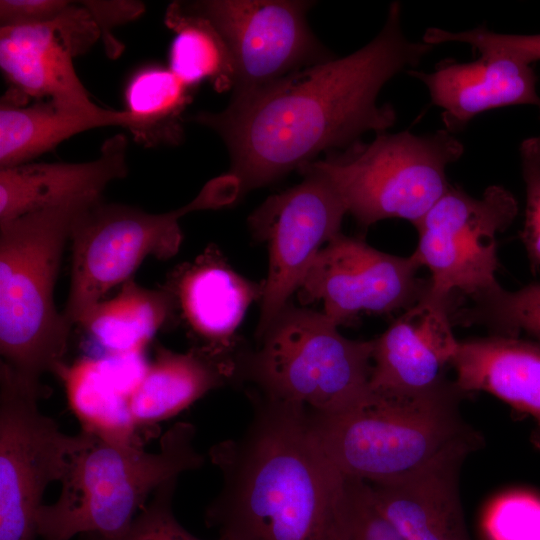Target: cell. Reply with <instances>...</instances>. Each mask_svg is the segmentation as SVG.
<instances>
[{
    "instance_id": "1",
    "label": "cell",
    "mask_w": 540,
    "mask_h": 540,
    "mask_svg": "<svg viewBox=\"0 0 540 540\" xmlns=\"http://www.w3.org/2000/svg\"><path fill=\"white\" fill-rule=\"evenodd\" d=\"M401 12L399 2L391 3L381 31L359 50L231 98L220 112L192 117L226 144L229 174L241 194L299 170L325 150L346 149L363 133H383L394 125V108L377 103L381 89L395 75L417 67L433 49L404 35Z\"/></svg>"
},
{
    "instance_id": "2",
    "label": "cell",
    "mask_w": 540,
    "mask_h": 540,
    "mask_svg": "<svg viewBox=\"0 0 540 540\" xmlns=\"http://www.w3.org/2000/svg\"><path fill=\"white\" fill-rule=\"evenodd\" d=\"M244 432L209 450L222 477L205 520L218 540H335L349 504L348 478L327 457L309 410L249 393Z\"/></svg>"
},
{
    "instance_id": "3",
    "label": "cell",
    "mask_w": 540,
    "mask_h": 540,
    "mask_svg": "<svg viewBox=\"0 0 540 540\" xmlns=\"http://www.w3.org/2000/svg\"><path fill=\"white\" fill-rule=\"evenodd\" d=\"M94 203L39 210L0 223L1 362L32 389L44 390L41 375L56 374L65 364L71 325L54 304V287L73 224Z\"/></svg>"
},
{
    "instance_id": "4",
    "label": "cell",
    "mask_w": 540,
    "mask_h": 540,
    "mask_svg": "<svg viewBox=\"0 0 540 540\" xmlns=\"http://www.w3.org/2000/svg\"><path fill=\"white\" fill-rule=\"evenodd\" d=\"M195 427L178 422L146 452L135 442H115L90 434L71 458L56 502L41 505L37 532L42 540L75 535L113 537L126 530L145 501L161 485L204 464L194 447Z\"/></svg>"
},
{
    "instance_id": "5",
    "label": "cell",
    "mask_w": 540,
    "mask_h": 540,
    "mask_svg": "<svg viewBox=\"0 0 540 540\" xmlns=\"http://www.w3.org/2000/svg\"><path fill=\"white\" fill-rule=\"evenodd\" d=\"M454 381L414 396L368 394L330 414L309 410L313 433L346 477L368 484L397 480L425 465L452 444L479 434L467 423Z\"/></svg>"
},
{
    "instance_id": "6",
    "label": "cell",
    "mask_w": 540,
    "mask_h": 540,
    "mask_svg": "<svg viewBox=\"0 0 540 540\" xmlns=\"http://www.w3.org/2000/svg\"><path fill=\"white\" fill-rule=\"evenodd\" d=\"M373 342L351 340L321 311L288 304L238 357L237 377L272 399L319 414L345 410L369 392Z\"/></svg>"
},
{
    "instance_id": "7",
    "label": "cell",
    "mask_w": 540,
    "mask_h": 540,
    "mask_svg": "<svg viewBox=\"0 0 540 540\" xmlns=\"http://www.w3.org/2000/svg\"><path fill=\"white\" fill-rule=\"evenodd\" d=\"M463 153V144L447 130L383 132L370 143L358 141L308 164L328 179L363 227L389 218L415 226L450 187L446 169Z\"/></svg>"
},
{
    "instance_id": "8",
    "label": "cell",
    "mask_w": 540,
    "mask_h": 540,
    "mask_svg": "<svg viewBox=\"0 0 540 540\" xmlns=\"http://www.w3.org/2000/svg\"><path fill=\"white\" fill-rule=\"evenodd\" d=\"M240 196L229 173L208 182L199 195L182 208L161 214L105 204L101 200L83 209L70 236L72 267L64 316L72 326L110 289L131 278L148 256L169 259L182 243L179 219L194 210L217 208Z\"/></svg>"
},
{
    "instance_id": "9",
    "label": "cell",
    "mask_w": 540,
    "mask_h": 540,
    "mask_svg": "<svg viewBox=\"0 0 540 540\" xmlns=\"http://www.w3.org/2000/svg\"><path fill=\"white\" fill-rule=\"evenodd\" d=\"M517 213L516 199L501 186L475 198L450 185L415 225L419 239L411 256L430 272L426 294L444 302L460 294L476 303L501 291L497 235Z\"/></svg>"
},
{
    "instance_id": "10",
    "label": "cell",
    "mask_w": 540,
    "mask_h": 540,
    "mask_svg": "<svg viewBox=\"0 0 540 540\" xmlns=\"http://www.w3.org/2000/svg\"><path fill=\"white\" fill-rule=\"evenodd\" d=\"M43 391L0 367V540H36L37 512L47 486L61 481L90 433H63L41 413Z\"/></svg>"
},
{
    "instance_id": "11",
    "label": "cell",
    "mask_w": 540,
    "mask_h": 540,
    "mask_svg": "<svg viewBox=\"0 0 540 540\" xmlns=\"http://www.w3.org/2000/svg\"><path fill=\"white\" fill-rule=\"evenodd\" d=\"M301 183L268 197L248 219L253 236L268 245L256 338L289 304L318 252L340 232L347 209L328 179L309 164Z\"/></svg>"
},
{
    "instance_id": "12",
    "label": "cell",
    "mask_w": 540,
    "mask_h": 540,
    "mask_svg": "<svg viewBox=\"0 0 540 540\" xmlns=\"http://www.w3.org/2000/svg\"><path fill=\"white\" fill-rule=\"evenodd\" d=\"M309 1L209 0L187 7L207 18L234 65L231 98H243L304 67L333 58L310 30Z\"/></svg>"
},
{
    "instance_id": "13",
    "label": "cell",
    "mask_w": 540,
    "mask_h": 540,
    "mask_svg": "<svg viewBox=\"0 0 540 540\" xmlns=\"http://www.w3.org/2000/svg\"><path fill=\"white\" fill-rule=\"evenodd\" d=\"M419 268L411 255H391L339 233L318 252L298 298L303 304L321 303V312L337 326L363 312L405 311L428 289V282L417 277Z\"/></svg>"
},
{
    "instance_id": "14",
    "label": "cell",
    "mask_w": 540,
    "mask_h": 540,
    "mask_svg": "<svg viewBox=\"0 0 540 540\" xmlns=\"http://www.w3.org/2000/svg\"><path fill=\"white\" fill-rule=\"evenodd\" d=\"M101 36L89 11L70 4L55 20L1 27L0 68L10 87L1 98L17 105L53 100L75 106L94 104L73 59Z\"/></svg>"
},
{
    "instance_id": "15",
    "label": "cell",
    "mask_w": 540,
    "mask_h": 540,
    "mask_svg": "<svg viewBox=\"0 0 540 540\" xmlns=\"http://www.w3.org/2000/svg\"><path fill=\"white\" fill-rule=\"evenodd\" d=\"M451 302L425 295L372 340L369 390L414 396L447 384L459 340L452 330Z\"/></svg>"
},
{
    "instance_id": "16",
    "label": "cell",
    "mask_w": 540,
    "mask_h": 540,
    "mask_svg": "<svg viewBox=\"0 0 540 540\" xmlns=\"http://www.w3.org/2000/svg\"><path fill=\"white\" fill-rule=\"evenodd\" d=\"M482 446L479 433L397 480L369 484L376 507L401 540H472L459 482L466 458Z\"/></svg>"
},
{
    "instance_id": "17",
    "label": "cell",
    "mask_w": 540,
    "mask_h": 540,
    "mask_svg": "<svg viewBox=\"0 0 540 540\" xmlns=\"http://www.w3.org/2000/svg\"><path fill=\"white\" fill-rule=\"evenodd\" d=\"M427 88L442 110L445 130H462L480 113L512 105L540 111L537 77L530 64L503 54H480L476 60L439 62L432 72L407 71Z\"/></svg>"
},
{
    "instance_id": "18",
    "label": "cell",
    "mask_w": 540,
    "mask_h": 540,
    "mask_svg": "<svg viewBox=\"0 0 540 540\" xmlns=\"http://www.w3.org/2000/svg\"><path fill=\"white\" fill-rule=\"evenodd\" d=\"M200 346L215 354L237 357L236 332L252 302L262 299L264 280L237 273L215 247L176 271L169 291Z\"/></svg>"
},
{
    "instance_id": "19",
    "label": "cell",
    "mask_w": 540,
    "mask_h": 540,
    "mask_svg": "<svg viewBox=\"0 0 540 540\" xmlns=\"http://www.w3.org/2000/svg\"><path fill=\"white\" fill-rule=\"evenodd\" d=\"M127 138L117 134L97 159L83 163H25L0 168V223L25 214L83 202H97L109 182L128 172Z\"/></svg>"
},
{
    "instance_id": "20",
    "label": "cell",
    "mask_w": 540,
    "mask_h": 540,
    "mask_svg": "<svg viewBox=\"0 0 540 540\" xmlns=\"http://www.w3.org/2000/svg\"><path fill=\"white\" fill-rule=\"evenodd\" d=\"M147 366L142 354L84 357L63 364L56 375L82 431L108 441L134 442L129 400Z\"/></svg>"
},
{
    "instance_id": "21",
    "label": "cell",
    "mask_w": 540,
    "mask_h": 540,
    "mask_svg": "<svg viewBox=\"0 0 540 540\" xmlns=\"http://www.w3.org/2000/svg\"><path fill=\"white\" fill-rule=\"evenodd\" d=\"M451 366L464 394L487 392L530 415L540 441V344L503 335L459 341Z\"/></svg>"
},
{
    "instance_id": "22",
    "label": "cell",
    "mask_w": 540,
    "mask_h": 540,
    "mask_svg": "<svg viewBox=\"0 0 540 540\" xmlns=\"http://www.w3.org/2000/svg\"><path fill=\"white\" fill-rule=\"evenodd\" d=\"M237 360L202 347L185 353L158 349L129 400L135 426L169 419L235 379Z\"/></svg>"
},
{
    "instance_id": "23",
    "label": "cell",
    "mask_w": 540,
    "mask_h": 540,
    "mask_svg": "<svg viewBox=\"0 0 540 540\" xmlns=\"http://www.w3.org/2000/svg\"><path fill=\"white\" fill-rule=\"evenodd\" d=\"M126 110L37 100L17 105L1 99L0 168L28 163L70 137L97 127L128 128Z\"/></svg>"
},
{
    "instance_id": "24",
    "label": "cell",
    "mask_w": 540,
    "mask_h": 540,
    "mask_svg": "<svg viewBox=\"0 0 540 540\" xmlns=\"http://www.w3.org/2000/svg\"><path fill=\"white\" fill-rule=\"evenodd\" d=\"M173 304L169 291L147 289L130 278L115 297L97 303L79 325L104 355L142 354Z\"/></svg>"
},
{
    "instance_id": "25",
    "label": "cell",
    "mask_w": 540,
    "mask_h": 540,
    "mask_svg": "<svg viewBox=\"0 0 540 540\" xmlns=\"http://www.w3.org/2000/svg\"><path fill=\"white\" fill-rule=\"evenodd\" d=\"M128 130L146 147L175 145L182 139V114L191 100L190 87L169 68L137 71L125 87Z\"/></svg>"
},
{
    "instance_id": "26",
    "label": "cell",
    "mask_w": 540,
    "mask_h": 540,
    "mask_svg": "<svg viewBox=\"0 0 540 540\" xmlns=\"http://www.w3.org/2000/svg\"><path fill=\"white\" fill-rule=\"evenodd\" d=\"M165 24L175 33L169 50V69L188 87L208 81L217 92L232 90L234 65L215 26L187 5L173 2Z\"/></svg>"
},
{
    "instance_id": "27",
    "label": "cell",
    "mask_w": 540,
    "mask_h": 540,
    "mask_svg": "<svg viewBox=\"0 0 540 540\" xmlns=\"http://www.w3.org/2000/svg\"><path fill=\"white\" fill-rule=\"evenodd\" d=\"M466 324L486 325L495 335L517 337L525 331L540 341V283L517 291L504 289L458 313Z\"/></svg>"
},
{
    "instance_id": "28",
    "label": "cell",
    "mask_w": 540,
    "mask_h": 540,
    "mask_svg": "<svg viewBox=\"0 0 540 540\" xmlns=\"http://www.w3.org/2000/svg\"><path fill=\"white\" fill-rule=\"evenodd\" d=\"M177 479L161 485L129 527L113 537L87 534L88 540H201L189 533L176 519L172 500Z\"/></svg>"
},
{
    "instance_id": "29",
    "label": "cell",
    "mask_w": 540,
    "mask_h": 540,
    "mask_svg": "<svg viewBox=\"0 0 540 540\" xmlns=\"http://www.w3.org/2000/svg\"><path fill=\"white\" fill-rule=\"evenodd\" d=\"M435 39L439 44L465 43L480 54H503L530 65L540 61V34H504L480 26L459 32L439 29Z\"/></svg>"
},
{
    "instance_id": "30",
    "label": "cell",
    "mask_w": 540,
    "mask_h": 540,
    "mask_svg": "<svg viewBox=\"0 0 540 540\" xmlns=\"http://www.w3.org/2000/svg\"><path fill=\"white\" fill-rule=\"evenodd\" d=\"M349 507L339 540H401L376 507L368 483L348 478Z\"/></svg>"
},
{
    "instance_id": "31",
    "label": "cell",
    "mask_w": 540,
    "mask_h": 540,
    "mask_svg": "<svg viewBox=\"0 0 540 540\" xmlns=\"http://www.w3.org/2000/svg\"><path fill=\"white\" fill-rule=\"evenodd\" d=\"M519 153L526 192L521 239L533 266L540 267V136L522 141Z\"/></svg>"
},
{
    "instance_id": "32",
    "label": "cell",
    "mask_w": 540,
    "mask_h": 540,
    "mask_svg": "<svg viewBox=\"0 0 540 540\" xmlns=\"http://www.w3.org/2000/svg\"><path fill=\"white\" fill-rule=\"evenodd\" d=\"M491 527L497 540H540V499L529 493H510L492 508Z\"/></svg>"
},
{
    "instance_id": "33",
    "label": "cell",
    "mask_w": 540,
    "mask_h": 540,
    "mask_svg": "<svg viewBox=\"0 0 540 540\" xmlns=\"http://www.w3.org/2000/svg\"><path fill=\"white\" fill-rule=\"evenodd\" d=\"M70 4L63 0H1V27L50 22L58 18Z\"/></svg>"
},
{
    "instance_id": "34",
    "label": "cell",
    "mask_w": 540,
    "mask_h": 540,
    "mask_svg": "<svg viewBox=\"0 0 540 540\" xmlns=\"http://www.w3.org/2000/svg\"><path fill=\"white\" fill-rule=\"evenodd\" d=\"M81 3L96 22L107 50L114 54L118 53V47L111 41L108 29L136 18L144 10L142 3L134 1H82Z\"/></svg>"
}]
</instances>
